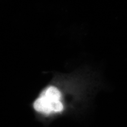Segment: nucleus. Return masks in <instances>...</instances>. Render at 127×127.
Returning a JSON list of instances; mask_svg holds the SVG:
<instances>
[{
    "instance_id": "nucleus-1",
    "label": "nucleus",
    "mask_w": 127,
    "mask_h": 127,
    "mask_svg": "<svg viewBox=\"0 0 127 127\" xmlns=\"http://www.w3.org/2000/svg\"><path fill=\"white\" fill-rule=\"evenodd\" d=\"M61 98V93L56 87H48L35 101L34 107L38 112L47 115L61 112L64 107Z\"/></svg>"
}]
</instances>
